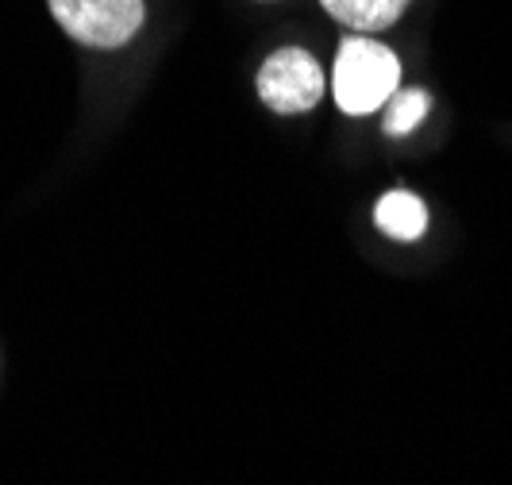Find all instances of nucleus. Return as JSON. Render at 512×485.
<instances>
[{
    "label": "nucleus",
    "mask_w": 512,
    "mask_h": 485,
    "mask_svg": "<svg viewBox=\"0 0 512 485\" xmlns=\"http://www.w3.org/2000/svg\"><path fill=\"white\" fill-rule=\"evenodd\" d=\"M397 81H401L397 54L374 39L351 35L335 54V104L347 116H370L374 108L389 104L397 93Z\"/></svg>",
    "instance_id": "obj_1"
},
{
    "label": "nucleus",
    "mask_w": 512,
    "mask_h": 485,
    "mask_svg": "<svg viewBox=\"0 0 512 485\" xmlns=\"http://www.w3.org/2000/svg\"><path fill=\"white\" fill-rule=\"evenodd\" d=\"M47 4H51L54 24L70 39L97 51L124 47L147 16L143 0H47Z\"/></svg>",
    "instance_id": "obj_2"
},
{
    "label": "nucleus",
    "mask_w": 512,
    "mask_h": 485,
    "mask_svg": "<svg viewBox=\"0 0 512 485\" xmlns=\"http://www.w3.org/2000/svg\"><path fill=\"white\" fill-rule=\"evenodd\" d=\"M258 97H262L266 108H274L282 116L308 112L324 97V70L301 47H282V51L270 54L262 62V70H258Z\"/></svg>",
    "instance_id": "obj_3"
},
{
    "label": "nucleus",
    "mask_w": 512,
    "mask_h": 485,
    "mask_svg": "<svg viewBox=\"0 0 512 485\" xmlns=\"http://www.w3.org/2000/svg\"><path fill=\"white\" fill-rule=\"evenodd\" d=\"M374 220H378V228L385 235H393V239H420L424 228H428V208L420 197H412L405 189H393V193H385L378 208H374Z\"/></svg>",
    "instance_id": "obj_4"
},
{
    "label": "nucleus",
    "mask_w": 512,
    "mask_h": 485,
    "mask_svg": "<svg viewBox=\"0 0 512 485\" xmlns=\"http://www.w3.org/2000/svg\"><path fill=\"white\" fill-rule=\"evenodd\" d=\"M320 4L351 31H382L397 24L401 12L409 8V0H320Z\"/></svg>",
    "instance_id": "obj_5"
},
{
    "label": "nucleus",
    "mask_w": 512,
    "mask_h": 485,
    "mask_svg": "<svg viewBox=\"0 0 512 485\" xmlns=\"http://www.w3.org/2000/svg\"><path fill=\"white\" fill-rule=\"evenodd\" d=\"M428 108H432V97H428L424 89H405L401 97L393 93L389 112H385V131H389V135H409V131L428 116Z\"/></svg>",
    "instance_id": "obj_6"
}]
</instances>
